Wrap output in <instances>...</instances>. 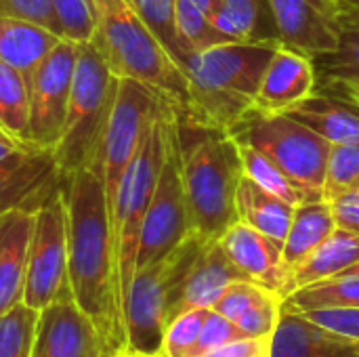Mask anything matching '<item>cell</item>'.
Listing matches in <instances>:
<instances>
[{"label": "cell", "mask_w": 359, "mask_h": 357, "mask_svg": "<svg viewBox=\"0 0 359 357\" xmlns=\"http://www.w3.org/2000/svg\"><path fill=\"white\" fill-rule=\"evenodd\" d=\"M67 280L76 305L95 324L107 356L126 349L111 217L99 170L67 175Z\"/></svg>", "instance_id": "obj_1"}, {"label": "cell", "mask_w": 359, "mask_h": 357, "mask_svg": "<svg viewBox=\"0 0 359 357\" xmlns=\"http://www.w3.org/2000/svg\"><path fill=\"white\" fill-rule=\"evenodd\" d=\"M282 44L278 36L233 40L189 55L183 63L189 103L179 118L229 133L255 112L263 74Z\"/></svg>", "instance_id": "obj_2"}, {"label": "cell", "mask_w": 359, "mask_h": 357, "mask_svg": "<svg viewBox=\"0 0 359 357\" xmlns=\"http://www.w3.org/2000/svg\"><path fill=\"white\" fill-rule=\"evenodd\" d=\"M181 177L191 234L221 240L238 223L236 196L244 175L240 145L231 133L185 122L177 116Z\"/></svg>", "instance_id": "obj_3"}, {"label": "cell", "mask_w": 359, "mask_h": 357, "mask_svg": "<svg viewBox=\"0 0 359 357\" xmlns=\"http://www.w3.org/2000/svg\"><path fill=\"white\" fill-rule=\"evenodd\" d=\"M95 36L93 44L118 78L139 80L164 99L177 116L187 112L189 93L183 67L151 34L130 0H93Z\"/></svg>", "instance_id": "obj_4"}, {"label": "cell", "mask_w": 359, "mask_h": 357, "mask_svg": "<svg viewBox=\"0 0 359 357\" xmlns=\"http://www.w3.org/2000/svg\"><path fill=\"white\" fill-rule=\"evenodd\" d=\"M120 78L109 69L93 42L78 44L72 95L55 158L65 175L101 164V147L116 103Z\"/></svg>", "instance_id": "obj_5"}, {"label": "cell", "mask_w": 359, "mask_h": 357, "mask_svg": "<svg viewBox=\"0 0 359 357\" xmlns=\"http://www.w3.org/2000/svg\"><path fill=\"white\" fill-rule=\"evenodd\" d=\"M202 242L189 236L164 259L135 271L124 299L126 349L143 357H158L166 326L175 318L187 271L200 255Z\"/></svg>", "instance_id": "obj_6"}, {"label": "cell", "mask_w": 359, "mask_h": 357, "mask_svg": "<svg viewBox=\"0 0 359 357\" xmlns=\"http://www.w3.org/2000/svg\"><path fill=\"white\" fill-rule=\"evenodd\" d=\"M177 116L172 105H166L164 112L156 118L145 143L126 166L116 198L109 206L111 217V236H114V250H116V265H118V280L122 292V307L130 282L137 271V255L141 242L143 221L156 191V183L166 158L170 124Z\"/></svg>", "instance_id": "obj_7"}, {"label": "cell", "mask_w": 359, "mask_h": 357, "mask_svg": "<svg viewBox=\"0 0 359 357\" xmlns=\"http://www.w3.org/2000/svg\"><path fill=\"white\" fill-rule=\"evenodd\" d=\"M238 143H246L271 158L307 196V202L324 200V177L330 143L301 120L288 114H248L231 130Z\"/></svg>", "instance_id": "obj_8"}, {"label": "cell", "mask_w": 359, "mask_h": 357, "mask_svg": "<svg viewBox=\"0 0 359 357\" xmlns=\"http://www.w3.org/2000/svg\"><path fill=\"white\" fill-rule=\"evenodd\" d=\"M166 105L172 103L151 86L133 78H120L116 103L103 137L99 164L109 206L116 198L126 166L133 162V158L145 143L156 118L164 112Z\"/></svg>", "instance_id": "obj_9"}, {"label": "cell", "mask_w": 359, "mask_h": 357, "mask_svg": "<svg viewBox=\"0 0 359 357\" xmlns=\"http://www.w3.org/2000/svg\"><path fill=\"white\" fill-rule=\"evenodd\" d=\"M189 236H191V225H189V213L185 202L183 177H181L179 128L175 116L170 124L166 158L141 229L137 269L164 259L177 246H181Z\"/></svg>", "instance_id": "obj_10"}, {"label": "cell", "mask_w": 359, "mask_h": 357, "mask_svg": "<svg viewBox=\"0 0 359 357\" xmlns=\"http://www.w3.org/2000/svg\"><path fill=\"white\" fill-rule=\"evenodd\" d=\"M67 204L65 187L34 213L23 303L36 311L67 297Z\"/></svg>", "instance_id": "obj_11"}, {"label": "cell", "mask_w": 359, "mask_h": 357, "mask_svg": "<svg viewBox=\"0 0 359 357\" xmlns=\"http://www.w3.org/2000/svg\"><path fill=\"white\" fill-rule=\"evenodd\" d=\"M78 42L63 38L29 78V141L55 149L65 126Z\"/></svg>", "instance_id": "obj_12"}, {"label": "cell", "mask_w": 359, "mask_h": 357, "mask_svg": "<svg viewBox=\"0 0 359 357\" xmlns=\"http://www.w3.org/2000/svg\"><path fill=\"white\" fill-rule=\"evenodd\" d=\"M65 181L67 175L61 170L55 149L48 147L0 162V215L8 210H40L63 191Z\"/></svg>", "instance_id": "obj_13"}, {"label": "cell", "mask_w": 359, "mask_h": 357, "mask_svg": "<svg viewBox=\"0 0 359 357\" xmlns=\"http://www.w3.org/2000/svg\"><path fill=\"white\" fill-rule=\"evenodd\" d=\"M278 38L309 57H322L339 46L337 0H267Z\"/></svg>", "instance_id": "obj_14"}, {"label": "cell", "mask_w": 359, "mask_h": 357, "mask_svg": "<svg viewBox=\"0 0 359 357\" xmlns=\"http://www.w3.org/2000/svg\"><path fill=\"white\" fill-rule=\"evenodd\" d=\"M29 357H109L95 324L72 295L40 309Z\"/></svg>", "instance_id": "obj_15"}, {"label": "cell", "mask_w": 359, "mask_h": 357, "mask_svg": "<svg viewBox=\"0 0 359 357\" xmlns=\"http://www.w3.org/2000/svg\"><path fill=\"white\" fill-rule=\"evenodd\" d=\"M219 242L246 280L278 292L282 299L290 295L292 271L284 263L282 246L271 238L248 223L238 221L221 236Z\"/></svg>", "instance_id": "obj_16"}, {"label": "cell", "mask_w": 359, "mask_h": 357, "mask_svg": "<svg viewBox=\"0 0 359 357\" xmlns=\"http://www.w3.org/2000/svg\"><path fill=\"white\" fill-rule=\"evenodd\" d=\"M318 90L313 57L282 44L271 57L255 103L259 114H286Z\"/></svg>", "instance_id": "obj_17"}, {"label": "cell", "mask_w": 359, "mask_h": 357, "mask_svg": "<svg viewBox=\"0 0 359 357\" xmlns=\"http://www.w3.org/2000/svg\"><path fill=\"white\" fill-rule=\"evenodd\" d=\"M269 357H359V341L320 326L301 311L282 309Z\"/></svg>", "instance_id": "obj_18"}, {"label": "cell", "mask_w": 359, "mask_h": 357, "mask_svg": "<svg viewBox=\"0 0 359 357\" xmlns=\"http://www.w3.org/2000/svg\"><path fill=\"white\" fill-rule=\"evenodd\" d=\"M34 213L8 210L0 215V314L23 303Z\"/></svg>", "instance_id": "obj_19"}, {"label": "cell", "mask_w": 359, "mask_h": 357, "mask_svg": "<svg viewBox=\"0 0 359 357\" xmlns=\"http://www.w3.org/2000/svg\"><path fill=\"white\" fill-rule=\"evenodd\" d=\"M238 280H246V276L233 265L221 242H206L185 276L175 316L196 307L212 309L219 297L225 292V288Z\"/></svg>", "instance_id": "obj_20"}, {"label": "cell", "mask_w": 359, "mask_h": 357, "mask_svg": "<svg viewBox=\"0 0 359 357\" xmlns=\"http://www.w3.org/2000/svg\"><path fill=\"white\" fill-rule=\"evenodd\" d=\"M286 114L307 124L328 143L359 145V107L337 93L318 88Z\"/></svg>", "instance_id": "obj_21"}, {"label": "cell", "mask_w": 359, "mask_h": 357, "mask_svg": "<svg viewBox=\"0 0 359 357\" xmlns=\"http://www.w3.org/2000/svg\"><path fill=\"white\" fill-rule=\"evenodd\" d=\"M61 40L63 36L34 21L0 17V61L15 67L27 82Z\"/></svg>", "instance_id": "obj_22"}, {"label": "cell", "mask_w": 359, "mask_h": 357, "mask_svg": "<svg viewBox=\"0 0 359 357\" xmlns=\"http://www.w3.org/2000/svg\"><path fill=\"white\" fill-rule=\"evenodd\" d=\"M236 208H238V221L248 223L250 227L271 238L276 244L284 246L297 206L263 189L252 179L242 175L236 196Z\"/></svg>", "instance_id": "obj_23"}, {"label": "cell", "mask_w": 359, "mask_h": 357, "mask_svg": "<svg viewBox=\"0 0 359 357\" xmlns=\"http://www.w3.org/2000/svg\"><path fill=\"white\" fill-rule=\"evenodd\" d=\"M359 263V236L337 227L303 263L292 269L290 292L328 280Z\"/></svg>", "instance_id": "obj_24"}, {"label": "cell", "mask_w": 359, "mask_h": 357, "mask_svg": "<svg viewBox=\"0 0 359 357\" xmlns=\"http://www.w3.org/2000/svg\"><path fill=\"white\" fill-rule=\"evenodd\" d=\"M337 229V221L330 208V202L316 200L303 202L294 208L292 223L288 236L282 246V257L286 267L292 271L299 263H303L332 231Z\"/></svg>", "instance_id": "obj_25"}, {"label": "cell", "mask_w": 359, "mask_h": 357, "mask_svg": "<svg viewBox=\"0 0 359 357\" xmlns=\"http://www.w3.org/2000/svg\"><path fill=\"white\" fill-rule=\"evenodd\" d=\"M341 38L337 50L316 57L318 86L359 80V11L339 8Z\"/></svg>", "instance_id": "obj_26"}, {"label": "cell", "mask_w": 359, "mask_h": 357, "mask_svg": "<svg viewBox=\"0 0 359 357\" xmlns=\"http://www.w3.org/2000/svg\"><path fill=\"white\" fill-rule=\"evenodd\" d=\"M332 307H359V263L328 280L303 286L284 299V309L290 311Z\"/></svg>", "instance_id": "obj_27"}, {"label": "cell", "mask_w": 359, "mask_h": 357, "mask_svg": "<svg viewBox=\"0 0 359 357\" xmlns=\"http://www.w3.org/2000/svg\"><path fill=\"white\" fill-rule=\"evenodd\" d=\"M265 13H271L267 0H221L219 8L210 15V21L227 40L250 42L269 38L261 29V17Z\"/></svg>", "instance_id": "obj_28"}, {"label": "cell", "mask_w": 359, "mask_h": 357, "mask_svg": "<svg viewBox=\"0 0 359 357\" xmlns=\"http://www.w3.org/2000/svg\"><path fill=\"white\" fill-rule=\"evenodd\" d=\"M0 126L29 141V86L8 63L0 61Z\"/></svg>", "instance_id": "obj_29"}, {"label": "cell", "mask_w": 359, "mask_h": 357, "mask_svg": "<svg viewBox=\"0 0 359 357\" xmlns=\"http://www.w3.org/2000/svg\"><path fill=\"white\" fill-rule=\"evenodd\" d=\"M238 145H240V154H242V168L248 179H252L263 189L276 194L278 198L290 202L292 206L307 202V196L303 194V189L271 158H267L263 151H259L246 143H238Z\"/></svg>", "instance_id": "obj_30"}, {"label": "cell", "mask_w": 359, "mask_h": 357, "mask_svg": "<svg viewBox=\"0 0 359 357\" xmlns=\"http://www.w3.org/2000/svg\"><path fill=\"white\" fill-rule=\"evenodd\" d=\"M177 34L185 50V57L223 42H231L215 27L210 15H206L189 0H177Z\"/></svg>", "instance_id": "obj_31"}, {"label": "cell", "mask_w": 359, "mask_h": 357, "mask_svg": "<svg viewBox=\"0 0 359 357\" xmlns=\"http://www.w3.org/2000/svg\"><path fill=\"white\" fill-rule=\"evenodd\" d=\"M139 17L151 29V34L164 44V48L183 67L185 50L177 34V0H130Z\"/></svg>", "instance_id": "obj_32"}, {"label": "cell", "mask_w": 359, "mask_h": 357, "mask_svg": "<svg viewBox=\"0 0 359 357\" xmlns=\"http://www.w3.org/2000/svg\"><path fill=\"white\" fill-rule=\"evenodd\" d=\"M38 314L25 303L0 314V357L32 356Z\"/></svg>", "instance_id": "obj_33"}, {"label": "cell", "mask_w": 359, "mask_h": 357, "mask_svg": "<svg viewBox=\"0 0 359 357\" xmlns=\"http://www.w3.org/2000/svg\"><path fill=\"white\" fill-rule=\"evenodd\" d=\"M359 185V145L330 143L324 177V200L341 196Z\"/></svg>", "instance_id": "obj_34"}, {"label": "cell", "mask_w": 359, "mask_h": 357, "mask_svg": "<svg viewBox=\"0 0 359 357\" xmlns=\"http://www.w3.org/2000/svg\"><path fill=\"white\" fill-rule=\"evenodd\" d=\"M208 316V309H185L179 316H175L170 320V324L166 326L164 339H162V347H160V356L158 357H191L200 335H202V326L204 320Z\"/></svg>", "instance_id": "obj_35"}, {"label": "cell", "mask_w": 359, "mask_h": 357, "mask_svg": "<svg viewBox=\"0 0 359 357\" xmlns=\"http://www.w3.org/2000/svg\"><path fill=\"white\" fill-rule=\"evenodd\" d=\"M53 8L63 27V36L72 42H90L95 36V2L93 0H53Z\"/></svg>", "instance_id": "obj_36"}, {"label": "cell", "mask_w": 359, "mask_h": 357, "mask_svg": "<svg viewBox=\"0 0 359 357\" xmlns=\"http://www.w3.org/2000/svg\"><path fill=\"white\" fill-rule=\"evenodd\" d=\"M282 309H284V299L271 290L259 303H255L240 320H236V326L242 330L244 337L250 339L271 337L278 328Z\"/></svg>", "instance_id": "obj_37"}, {"label": "cell", "mask_w": 359, "mask_h": 357, "mask_svg": "<svg viewBox=\"0 0 359 357\" xmlns=\"http://www.w3.org/2000/svg\"><path fill=\"white\" fill-rule=\"evenodd\" d=\"M267 292H271L269 288L257 284V282H250V280H238L233 284H229L225 288V292L219 297V301L215 303L212 311L225 316L227 320L236 322L240 320L255 303H259Z\"/></svg>", "instance_id": "obj_38"}, {"label": "cell", "mask_w": 359, "mask_h": 357, "mask_svg": "<svg viewBox=\"0 0 359 357\" xmlns=\"http://www.w3.org/2000/svg\"><path fill=\"white\" fill-rule=\"evenodd\" d=\"M0 17L27 19L63 36V27L53 8V0H0Z\"/></svg>", "instance_id": "obj_39"}, {"label": "cell", "mask_w": 359, "mask_h": 357, "mask_svg": "<svg viewBox=\"0 0 359 357\" xmlns=\"http://www.w3.org/2000/svg\"><path fill=\"white\" fill-rule=\"evenodd\" d=\"M238 339H244L242 330L236 326V322L227 320L225 316L208 309V316L204 320V326H202V335H200V341H198V347L194 351L191 357H200L202 353L210 351V349H217L221 345H227L231 341H238Z\"/></svg>", "instance_id": "obj_40"}, {"label": "cell", "mask_w": 359, "mask_h": 357, "mask_svg": "<svg viewBox=\"0 0 359 357\" xmlns=\"http://www.w3.org/2000/svg\"><path fill=\"white\" fill-rule=\"evenodd\" d=\"M309 320L318 322L324 328H330L339 335L359 341V307H332V309H311L301 311Z\"/></svg>", "instance_id": "obj_41"}, {"label": "cell", "mask_w": 359, "mask_h": 357, "mask_svg": "<svg viewBox=\"0 0 359 357\" xmlns=\"http://www.w3.org/2000/svg\"><path fill=\"white\" fill-rule=\"evenodd\" d=\"M271 353V337L261 339H238L227 345H221L217 349H210L200 357H269Z\"/></svg>", "instance_id": "obj_42"}, {"label": "cell", "mask_w": 359, "mask_h": 357, "mask_svg": "<svg viewBox=\"0 0 359 357\" xmlns=\"http://www.w3.org/2000/svg\"><path fill=\"white\" fill-rule=\"evenodd\" d=\"M337 227L359 236V185L330 200Z\"/></svg>", "instance_id": "obj_43"}, {"label": "cell", "mask_w": 359, "mask_h": 357, "mask_svg": "<svg viewBox=\"0 0 359 357\" xmlns=\"http://www.w3.org/2000/svg\"><path fill=\"white\" fill-rule=\"evenodd\" d=\"M40 145L32 143V141H23L15 135H11L8 130H4L0 126V162H6V160H13L21 154H27V151H34L38 149Z\"/></svg>", "instance_id": "obj_44"}, {"label": "cell", "mask_w": 359, "mask_h": 357, "mask_svg": "<svg viewBox=\"0 0 359 357\" xmlns=\"http://www.w3.org/2000/svg\"><path fill=\"white\" fill-rule=\"evenodd\" d=\"M320 90H328V93H337L345 99H349L351 103H355L359 107V80L358 82H337L330 86H318Z\"/></svg>", "instance_id": "obj_45"}, {"label": "cell", "mask_w": 359, "mask_h": 357, "mask_svg": "<svg viewBox=\"0 0 359 357\" xmlns=\"http://www.w3.org/2000/svg\"><path fill=\"white\" fill-rule=\"evenodd\" d=\"M189 2L196 4L198 8H202L206 15H212L219 8V4H221V0H189Z\"/></svg>", "instance_id": "obj_46"}, {"label": "cell", "mask_w": 359, "mask_h": 357, "mask_svg": "<svg viewBox=\"0 0 359 357\" xmlns=\"http://www.w3.org/2000/svg\"><path fill=\"white\" fill-rule=\"evenodd\" d=\"M339 8H353V11H359V0H337Z\"/></svg>", "instance_id": "obj_47"}, {"label": "cell", "mask_w": 359, "mask_h": 357, "mask_svg": "<svg viewBox=\"0 0 359 357\" xmlns=\"http://www.w3.org/2000/svg\"><path fill=\"white\" fill-rule=\"evenodd\" d=\"M111 357H143V356H139V353H133V351L124 349V351H118L116 356H111Z\"/></svg>", "instance_id": "obj_48"}]
</instances>
